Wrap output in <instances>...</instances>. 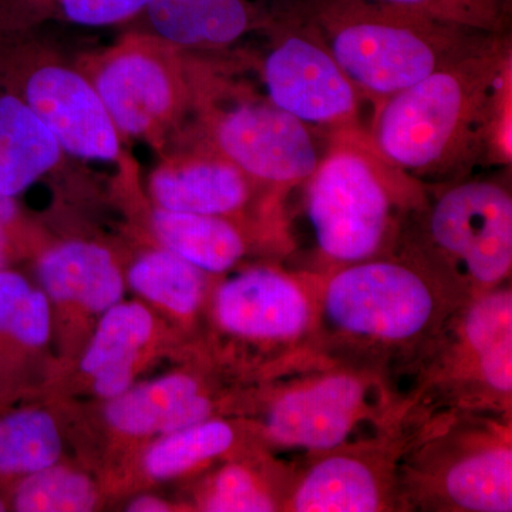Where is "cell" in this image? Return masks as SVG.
<instances>
[{"label": "cell", "mask_w": 512, "mask_h": 512, "mask_svg": "<svg viewBox=\"0 0 512 512\" xmlns=\"http://www.w3.org/2000/svg\"><path fill=\"white\" fill-rule=\"evenodd\" d=\"M403 423L417 426L443 412L511 413V285L466 299L403 376Z\"/></svg>", "instance_id": "cell-5"}, {"label": "cell", "mask_w": 512, "mask_h": 512, "mask_svg": "<svg viewBox=\"0 0 512 512\" xmlns=\"http://www.w3.org/2000/svg\"><path fill=\"white\" fill-rule=\"evenodd\" d=\"M130 512H165L170 511L168 504L153 495H140L128 504Z\"/></svg>", "instance_id": "cell-32"}, {"label": "cell", "mask_w": 512, "mask_h": 512, "mask_svg": "<svg viewBox=\"0 0 512 512\" xmlns=\"http://www.w3.org/2000/svg\"><path fill=\"white\" fill-rule=\"evenodd\" d=\"M284 495L271 490L256 477L251 468L229 464L218 471L204 511L210 512H272L282 511Z\"/></svg>", "instance_id": "cell-27"}, {"label": "cell", "mask_w": 512, "mask_h": 512, "mask_svg": "<svg viewBox=\"0 0 512 512\" xmlns=\"http://www.w3.org/2000/svg\"><path fill=\"white\" fill-rule=\"evenodd\" d=\"M5 228L3 225H0V271L5 269L9 254L8 237H6Z\"/></svg>", "instance_id": "cell-34"}, {"label": "cell", "mask_w": 512, "mask_h": 512, "mask_svg": "<svg viewBox=\"0 0 512 512\" xmlns=\"http://www.w3.org/2000/svg\"><path fill=\"white\" fill-rule=\"evenodd\" d=\"M316 133L268 100H245L211 121L215 153L252 183L282 194L302 187L318 167Z\"/></svg>", "instance_id": "cell-12"}, {"label": "cell", "mask_w": 512, "mask_h": 512, "mask_svg": "<svg viewBox=\"0 0 512 512\" xmlns=\"http://www.w3.org/2000/svg\"><path fill=\"white\" fill-rule=\"evenodd\" d=\"M62 157L52 131L15 96L0 97V192L15 198Z\"/></svg>", "instance_id": "cell-18"}, {"label": "cell", "mask_w": 512, "mask_h": 512, "mask_svg": "<svg viewBox=\"0 0 512 512\" xmlns=\"http://www.w3.org/2000/svg\"><path fill=\"white\" fill-rule=\"evenodd\" d=\"M150 0H62L67 18L84 26H104L133 16Z\"/></svg>", "instance_id": "cell-29"}, {"label": "cell", "mask_w": 512, "mask_h": 512, "mask_svg": "<svg viewBox=\"0 0 512 512\" xmlns=\"http://www.w3.org/2000/svg\"><path fill=\"white\" fill-rule=\"evenodd\" d=\"M510 111L507 35L387 97L366 133L387 161L430 187L468 177L490 154L510 164Z\"/></svg>", "instance_id": "cell-1"}, {"label": "cell", "mask_w": 512, "mask_h": 512, "mask_svg": "<svg viewBox=\"0 0 512 512\" xmlns=\"http://www.w3.org/2000/svg\"><path fill=\"white\" fill-rule=\"evenodd\" d=\"M305 184V211L319 266L313 274L396 251L404 222L429 187L373 147L366 128L338 131Z\"/></svg>", "instance_id": "cell-3"}, {"label": "cell", "mask_w": 512, "mask_h": 512, "mask_svg": "<svg viewBox=\"0 0 512 512\" xmlns=\"http://www.w3.org/2000/svg\"><path fill=\"white\" fill-rule=\"evenodd\" d=\"M397 248L416 256L466 299L510 284V185L468 177L441 184L407 217Z\"/></svg>", "instance_id": "cell-8"}, {"label": "cell", "mask_w": 512, "mask_h": 512, "mask_svg": "<svg viewBox=\"0 0 512 512\" xmlns=\"http://www.w3.org/2000/svg\"><path fill=\"white\" fill-rule=\"evenodd\" d=\"M62 448L50 414L20 410L0 417V476H30L56 466Z\"/></svg>", "instance_id": "cell-22"}, {"label": "cell", "mask_w": 512, "mask_h": 512, "mask_svg": "<svg viewBox=\"0 0 512 512\" xmlns=\"http://www.w3.org/2000/svg\"><path fill=\"white\" fill-rule=\"evenodd\" d=\"M313 276L315 356L372 367L396 383L466 301L402 248Z\"/></svg>", "instance_id": "cell-2"}, {"label": "cell", "mask_w": 512, "mask_h": 512, "mask_svg": "<svg viewBox=\"0 0 512 512\" xmlns=\"http://www.w3.org/2000/svg\"><path fill=\"white\" fill-rule=\"evenodd\" d=\"M153 333V318L138 303H117L104 312L99 328L84 353L82 369L87 375L116 365H134L138 352Z\"/></svg>", "instance_id": "cell-24"}, {"label": "cell", "mask_w": 512, "mask_h": 512, "mask_svg": "<svg viewBox=\"0 0 512 512\" xmlns=\"http://www.w3.org/2000/svg\"><path fill=\"white\" fill-rule=\"evenodd\" d=\"M412 430L399 426L332 450L308 454L292 468L282 511H403L399 463Z\"/></svg>", "instance_id": "cell-11"}, {"label": "cell", "mask_w": 512, "mask_h": 512, "mask_svg": "<svg viewBox=\"0 0 512 512\" xmlns=\"http://www.w3.org/2000/svg\"><path fill=\"white\" fill-rule=\"evenodd\" d=\"M134 365H116L104 367L94 373V390L101 397L116 399L130 389L133 382Z\"/></svg>", "instance_id": "cell-30"}, {"label": "cell", "mask_w": 512, "mask_h": 512, "mask_svg": "<svg viewBox=\"0 0 512 512\" xmlns=\"http://www.w3.org/2000/svg\"><path fill=\"white\" fill-rule=\"evenodd\" d=\"M3 330L20 348L45 345L50 335V306L46 293L30 288Z\"/></svg>", "instance_id": "cell-28"}, {"label": "cell", "mask_w": 512, "mask_h": 512, "mask_svg": "<svg viewBox=\"0 0 512 512\" xmlns=\"http://www.w3.org/2000/svg\"><path fill=\"white\" fill-rule=\"evenodd\" d=\"M26 103L52 131L60 148L77 158L116 161L119 130L92 83L62 66H45L29 77Z\"/></svg>", "instance_id": "cell-14"}, {"label": "cell", "mask_w": 512, "mask_h": 512, "mask_svg": "<svg viewBox=\"0 0 512 512\" xmlns=\"http://www.w3.org/2000/svg\"><path fill=\"white\" fill-rule=\"evenodd\" d=\"M399 485L403 511L511 512V413L427 417L410 433Z\"/></svg>", "instance_id": "cell-6"}, {"label": "cell", "mask_w": 512, "mask_h": 512, "mask_svg": "<svg viewBox=\"0 0 512 512\" xmlns=\"http://www.w3.org/2000/svg\"><path fill=\"white\" fill-rule=\"evenodd\" d=\"M274 377L262 436L276 448L320 453L402 426L396 380L372 367L311 356Z\"/></svg>", "instance_id": "cell-7"}, {"label": "cell", "mask_w": 512, "mask_h": 512, "mask_svg": "<svg viewBox=\"0 0 512 512\" xmlns=\"http://www.w3.org/2000/svg\"><path fill=\"white\" fill-rule=\"evenodd\" d=\"M490 35H507L512 0H376Z\"/></svg>", "instance_id": "cell-26"}, {"label": "cell", "mask_w": 512, "mask_h": 512, "mask_svg": "<svg viewBox=\"0 0 512 512\" xmlns=\"http://www.w3.org/2000/svg\"><path fill=\"white\" fill-rule=\"evenodd\" d=\"M131 288L177 315H192L204 298V272L168 249L147 252L128 274Z\"/></svg>", "instance_id": "cell-21"}, {"label": "cell", "mask_w": 512, "mask_h": 512, "mask_svg": "<svg viewBox=\"0 0 512 512\" xmlns=\"http://www.w3.org/2000/svg\"><path fill=\"white\" fill-rule=\"evenodd\" d=\"M274 45L262 63L266 100L316 134H330L360 123L365 97L346 76L301 5L279 20Z\"/></svg>", "instance_id": "cell-9"}, {"label": "cell", "mask_w": 512, "mask_h": 512, "mask_svg": "<svg viewBox=\"0 0 512 512\" xmlns=\"http://www.w3.org/2000/svg\"><path fill=\"white\" fill-rule=\"evenodd\" d=\"M12 504L19 512H86L96 505V490L83 474L52 466L26 476Z\"/></svg>", "instance_id": "cell-25"}, {"label": "cell", "mask_w": 512, "mask_h": 512, "mask_svg": "<svg viewBox=\"0 0 512 512\" xmlns=\"http://www.w3.org/2000/svg\"><path fill=\"white\" fill-rule=\"evenodd\" d=\"M214 316L232 338L268 349L274 373L281 372L315 355V276L272 266L247 269L222 282L215 293Z\"/></svg>", "instance_id": "cell-10"}, {"label": "cell", "mask_w": 512, "mask_h": 512, "mask_svg": "<svg viewBox=\"0 0 512 512\" xmlns=\"http://www.w3.org/2000/svg\"><path fill=\"white\" fill-rule=\"evenodd\" d=\"M30 291V285L22 275L16 272L0 271V332L15 311L23 296Z\"/></svg>", "instance_id": "cell-31"}, {"label": "cell", "mask_w": 512, "mask_h": 512, "mask_svg": "<svg viewBox=\"0 0 512 512\" xmlns=\"http://www.w3.org/2000/svg\"><path fill=\"white\" fill-rule=\"evenodd\" d=\"M6 511V501L3 500L2 494H0V512Z\"/></svg>", "instance_id": "cell-35"}, {"label": "cell", "mask_w": 512, "mask_h": 512, "mask_svg": "<svg viewBox=\"0 0 512 512\" xmlns=\"http://www.w3.org/2000/svg\"><path fill=\"white\" fill-rule=\"evenodd\" d=\"M235 437L234 427L227 421H202L188 429L165 434L147 451L144 467L154 478L180 476L212 458L224 456L234 446Z\"/></svg>", "instance_id": "cell-23"}, {"label": "cell", "mask_w": 512, "mask_h": 512, "mask_svg": "<svg viewBox=\"0 0 512 512\" xmlns=\"http://www.w3.org/2000/svg\"><path fill=\"white\" fill-rule=\"evenodd\" d=\"M214 404L188 375H170L141 384L109 400L106 420L130 436L171 434L211 419Z\"/></svg>", "instance_id": "cell-16"}, {"label": "cell", "mask_w": 512, "mask_h": 512, "mask_svg": "<svg viewBox=\"0 0 512 512\" xmlns=\"http://www.w3.org/2000/svg\"><path fill=\"white\" fill-rule=\"evenodd\" d=\"M37 272L46 295L57 302L104 313L123 298V276L113 256L92 242H66L50 249Z\"/></svg>", "instance_id": "cell-17"}, {"label": "cell", "mask_w": 512, "mask_h": 512, "mask_svg": "<svg viewBox=\"0 0 512 512\" xmlns=\"http://www.w3.org/2000/svg\"><path fill=\"white\" fill-rule=\"evenodd\" d=\"M151 224L165 249L204 274H224L247 254L244 234L227 217L158 208Z\"/></svg>", "instance_id": "cell-20"}, {"label": "cell", "mask_w": 512, "mask_h": 512, "mask_svg": "<svg viewBox=\"0 0 512 512\" xmlns=\"http://www.w3.org/2000/svg\"><path fill=\"white\" fill-rule=\"evenodd\" d=\"M147 9L158 35L178 46H228L254 22L244 0H150Z\"/></svg>", "instance_id": "cell-19"}, {"label": "cell", "mask_w": 512, "mask_h": 512, "mask_svg": "<svg viewBox=\"0 0 512 512\" xmlns=\"http://www.w3.org/2000/svg\"><path fill=\"white\" fill-rule=\"evenodd\" d=\"M251 180L212 151L173 161L151 175L150 190L163 210L228 217L248 204Z\"/></svg>", "instance_id": "cell-15"}, {"label": "cell", "mask_w": 512, "mask_h": 512, "mask_svg": "<svg viewBox=\"0 0 512 512\" xmlns=\"http://www.w3.org/2000/svg\"><path fill=\"white\" fill-rule=\"evenodd\" d=\"M18 215V207H16L13 198L6 197L0 192V225L8 227Z\"/></svg>", "instance_id": "cell-33"}, {"label": "cell", "mask_w": 512, "mask_h": 512, "mask_svg": "<svg viewBox=\"0 0 512 512\" xmlns=\"http://www.w3.org/2000/svg\"><path fill=\"white\" fill-rule=\"evenodd\" d=\"M329 52L373 107L495 39L376 0L299 3Z\"/></svg>", "instance_id": "cell-4"}, {"label": "cell", "mask_w": 512, "mask_h": 512, "mask_svg": "<svg viewBox=\"0 0 512 512\" xmlns=\"http://www.w3.org/2000/svg\"><path fill=\"white\" fill-rule=\"evenodd\" d=\"M94 89L119 133L151 136L183 106L185 87L173 60L144 46L117 49L101 62Z\"/></svg>", "instance_id": "cell-13"}]
</instances>
